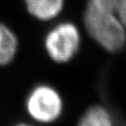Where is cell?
Wrapping results in <instances>:
<instances>
[{
    "label": "cell",
    "instance_id": "obj_1",
    "mask_svg": "<svg viewBox=\"0 0 126 126\" xmlns=\"http://www.w3.org/2000/svg\"><path fill=\"white\" fill-rule=\"evenodd\" d=\"M87 36L108 53L121 52L126 47V26L114 11L98 0H87L82 12Z\"/></svg>",
    "mask_w": 126,
    "mask_h": 126
},
{
    "label": "cell",
    "instance_id": "obj_2",
    "mask_svg": "<svg viewBox=\"0 0 126 126\" xmlns=\"http://www.w3.org/2000/svg\"><path fill=\"white\" fill-rule=\"evenodd\" d=\"M82 32L69 20H58L50 24L43 36V50L47 57L56 64H67L74 61L82 48Z\"/></svg>",
    "mask_w": 126,
    "mask_h": 126
},
{
    "label": "cell",
    "instance_id": "obj_3",
    "mask_svg": "<svg viewBox=\"0 0 126 126\" xmlns=\"http://www.w3.org/2000/svg\"><path fill=\"white\" fill-rule=\"evenodd\" d=\"M24 109L32 122L37 125H52L63 117L65 104L61 92L52 84L39 82L28 91Z\"/></svg>",
    "mask_w": 126,
    "mask_h": 126
},
{
    "label": "cell",
    "instance_id": "obj_4",
    "mask_svg": "<svg viewBox=\"0 0 126 126\" xmlns=\"http://www.w3.org/2000/svg\"><path fill=\"white\" fill-rule=\"evenodd\" d=\"M27 14L42 23H52L63 15L66 0H23Z\"/></svg>",
    "mask_w": 126,
    "mask_h": 126
},
{
    "label": "cell",
    "instance_id": "obj_5",
    "mask_svg": "<svg viewBox=\"0 0 126 126\" xmlns=\"http://www.w3.org/2000/svg\"><path fill=\"white\" fill-rule=\"evenodd\" d=\"M20 50L18 35L7 23L0 22V68L9 66L16 60Z\"/></svg>",
    "mask_w": 126,
    "mask_h": 126
},
{
    "label": "cell",
    "instance_id": "obj_6",
    "mask_svg": "<svg viewBox=\"0 0 126 126\" xmlns=\"http://www.w3.org/2000/svg\"><path fill=\"white\" fill-rule=\"evenodd\" d=\"M76 126H116L110 109L103 104H94L86 108Z\"/></svg>",
    "mask_w": 126,
    "mask_h": 126
},
{
    "label": "cell",
    "instance_id": "obj_7",
    "mask_svg": "<svg viewBox=\"0 0 126 126\" xmlns=\"http://www.w3.org/2000/svg\"><path fill=\"white\" fill-rule=\"evenodd\" d=\"M114 11L126 26V0H98Z\"/></svg>",
    "mask_w": 126,
    "mask_h": 126
},
{
    "label": "cell",
    "instance_id": "obj_8",
    "mask_svg": "<svg viewBox=\"0 0 126 126\" xmlns=\"http://www.w3.org/2000/svg\"><path fill=\"white\" fill-rule=\"evenodd\" d=\"M13 126H39L34 122H18Z\"/></svg>",
    "mask_w": 126,
    "mask_h": 126
}]
</instances>
